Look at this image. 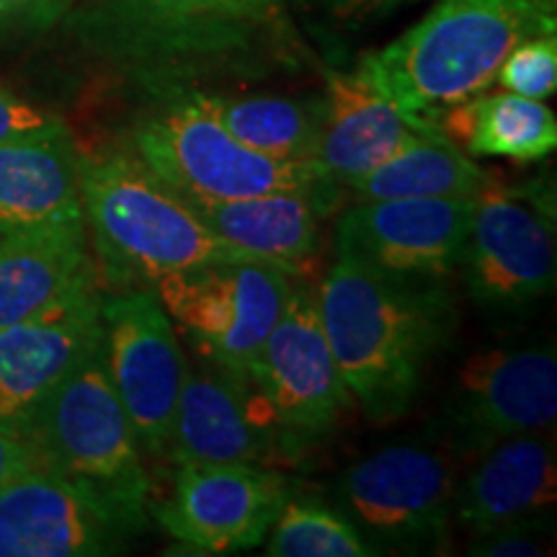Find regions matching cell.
Segmentation results:
<instances>
[{"instance_id": "cell-11", "label": "cell", "mask_w": 557, "mask_h": 557, "mask_svg": "<svg viewBox=\"0 0 557 557\" xmlns=\"http://www.w3.org/2000/svg\"><path fill=\"white\" fill-rule=\"evenodd\" d=\"M101 346L111 385L145 457L163 459L186 364L176 325L152 289L103 292Z\"/></svg>"}, {"instance_id": "cell-26", "label": "cell", "mask_w": 557, "mask_h": 557, "mask_svg": "<svg viewBox=\"0 0 557 557\" xmlns=\"http://www.w3.org/2000/svg\"><path fill=\"white\" fill-rule=\"evenodd\" d=\"M271 557H377L336 506L292 493L267 537Z\"/></svg>"}, {"instance_id": "cell-8", "label": "cell", "mask_w": 557, "mask_h": 557, "mask_svg": "<svg viewBox=\"0 0 557 557\" xmlns=\"http://www.w3.org/2000/svg\"><path fill=\"white\" fill-rule=\"evenodd\" d=\"M292 278L267 261H212L158 278L150 289L201 359L248 377Z\"/></svg>"}, {"instance_id": "cell-21", "label": "cell", "mask_w": 557, "mask_h": 557, "mask_svg": "<svg viewBox=\"0 0 557 557\" xmlns=\"http://www.w3.org/2000/svg\"><path fill=\"white\" fill-rule=\"evenodd\" d=\"M99 278L86 222L0 235V329Z\"/></svg>"}, {"instance_id": "cell-12", "label": "cell", "mask_w": 557, "mask_h": 557, "mask_svg": "<svg viewBox=\"0 0 557 557\" xmlns=\"http://www.w3.org/2000/svg\"><path fill=\"white\" fill-rule=\"evenodd\" d=\"M459 274L487 312H524L555 289V214L491 173L475 197Z\"/></svg>"}, {"instance_id": "cell-27", "label": "cell", "mask_w": 557, "mask_h": 557, "mask_svg": "<svg viewBox=\"0 0 557 557\" xmlns=\"http://www.w3.org/2000/svg\"><path fill=\"white\" fill-rule=\"evenodd\" d=\"M496 83L524 99H549L557 88V34H542L513 47L498 70Z\"/></svg>"}, {"instance_id": "cell-3", "label": "cell", "mask_w": 557, "mask_h": 557, "mask_svg": "<svg viewBox=\"0 0 557 557\" xmlns=\"http://www.w3.org/2000/svg\"><path fill=\"white\" fill-rule=\"evenodd\" d=\"M67 16L90 52L165 94L240 73L278 24L256 0H83Z\"/></svg>"}, {"instance_id": "cell-24", "label": "cell", "mask_w": 557, "mask_h": 557, "mask_svg": "<svg viewBox=\"0 0 557 557\" xmlns=\"http://www.w3.org/2000/svg\"><path fill=\"white\" fill-rule=\"evenodd\" d=\"M491 173L480 169L459 145L436 132L418 139L395 158L385 160L364 176L351 178L341 189L351 191L357 201L374 199H475Z\"/></svg>"}, {"instance_id": "cell-22", "label": "cell", "mask_w": 557, "mask_h": 557, "mask_svg": "<svg viewBox=\"0 0 557 557\" xmlns=\"http://www.w3.org/2000/svg\"><path fill=\"white\" fill-rule=\"evenodd\" d=\"M83 222L70 132L0 145V235Z\"/></svg>"}, {"instance_id": "cell-16", "label": "cell", "mask_w": 557, "mask_h": 557, "mask_svg": "<svg viewBox=\"0 0 557 557\" xmlns=\"http://www.w3.org/2000/svg\"><path fill=\"white\" fill-rule=\"evenodd\" d=\"M101 278L0 329V421L24 436L47 395L101 341Z\"/></svg>"}, {"instance_id": "cell-30", "label": "cell", "mask_w": 557, "mask_h": 557, "mask_svg": "<svg viewBox=\"0 0 557 557\" xmlns=\"http://www.w3.org/2000/svg\"><path fill=\"white\" fill-rule=\"evenodd\" d=\"M78 0H0V41L52 29Z\"/></svg>"}, {"instance_id": "cell-18", "label": "cell", "mask_w": 557, "mask_h": 557, "mask_svg": "<svg viewBox=\"0 0 557 557\" xmlns=\"http://www.w3.org/2000/svg\"><path fill=\"white\" fill-rule=\"evenodd\" d=\"M436 132L438 122L395 107L357 73H331L320 96L315 163L344 186Z\"/></svg>"}, {"instance_id": "cell-6", "label": "cell", "mask_w": 557, "mask_h": 557, "mask_svg": "<svg viewBox=\"0 0 557 557\" xmlns=\"http://www.w3.org/2000/svg\"><path fill=\"white\" fill-rule=\"evenodd\" d=\"M127 150L186 201L271 191L341 194L318 163L276 160L240 145L209 114L197 88L169 90L165 101L132 127Z\"/></svg>"}, {"instance_id": "cell-10", "label": "cell", "mask_w": 557, "mask_h": 557, "mask_svg": "<svg viewBox=\"0 0 557 557\" xmlns=\"http://www.w3.org/2000/svg\"><path fill=\"white\" fill-rule=\"evenodd\" d=\"M555 418V344H508L485 348L465 361L434 421V434L462 462L504 438L553 431Z\"/></svg>"}, {"instance_id": "cell-33", "label": "cell", "mask_w": 557, "mask_h": 557, "mask_svg": "<svg viewBox=\"0 0 557 557\" xmlns=\"http://www.w3.org/2000/svg\"><path fill=\"white\" fill-rule=\"evenodd\" d=\"M256 3H261L263 9L274 11V13H278V16H282V5H284V0H256Z\"/></svg>"}, {"instance_id": "cell-4", "label": "cell", "mask_w": 557, "mask_h": 557, "mask_svg": "<svg viewBox=\"0 0 557 557\" xmlns=\"http://www.w3.org/2000/svg\"><path fill=\"white\" fill-rule=\"evenodd\" d=\"M83 222L101 284L150 289L158 278L212 261H259L230 246L184 197L127 148L78 150Z\"/></svg>"}, {"instance_id": "cell-7", "label": "cell", "mask_w": 557, "mask_h": 557, "mask_svg": "<svg viewBox=\"0 0 557 557\" xmlns=\"http://www.w3.org/2000/svg\"><path fill=\"white\" fill-rule=\"evenodd\" d=\"M457 462L438 442L387 444L333 480V506L380 555L444 553L455 519Z\"/></svg>"}, {"instance_id": "cell-29", "label": "cell", "mask_w": 557, "mask_h": 557, "mask_svg": "<svg viewBox=\"0 0 557 557\" xmlns=\"http://www.w3.org/2000/svg\"><path fill=\"white\" fill-rule=\"evenodd\" d=\"M67 124L52 111L21 99L18 94L0 86V145L65 135Z\"/></svg>"}, {"instance_id": "cell-9", "label": "cell", "mask_w": 557, "mask_h": 557, "mask_svg": "<svg viewBox=\"0 0 557 557\" xmlns=\"http://www.w3.org/2000/svg\"><path fill=\"white\" fill-rule=\"evenodd\" d=\"M248 380L269 410L278 449L287 455L329 436L351 406L320 323L318 289L305 278H292L287 305L250 364Z\"/></svg>"}, {"instance_id": "cell-2", "label": "cell", "mask_w": 557, "mask_h": 557, "mask_svg": "<svg viewBox=\"0 0 557 557\" xmlns=\"http://www.w3.org/2000/svg\"><path fill=\"white\" fill-rule=\"evenodd\" d=\"M555 32V0H436L354 73L408 114L438 122L442 111L485 94L513 47Z\"/></svg>"}, {"instance_id": "cell-5", "label": "cell", "mask_w": 557, "mask_h": 557, "mask_svg": "<svg viewBox=\"0 0 557 557\" xmlns=\"http://www.w3.org/2000/svg\"><path fill=\"white\" fill-rule=\"evenodd\" d=\"M24 438L39 468L150 521L152 483L145 451L111 385L101 341L47 395L26 423Z\"/></svg>"}, {"instance_id": "cell-23", "label": "cell", "mask_w": 557, "mask_h": 557, "mask_svg": "<svg viewBox=\"0 0 557 557\" xmlns=\"http://www.w3.org/2000/svg\"><path fill=\"white\" fill-rule=\"evenodd\" d=\"M438 129L470 158L537 163L557 145V120L545 101L517 94H480L438 114Z\"/></svg>"}, {"instance_id": "cell-1", "label": "cell", "mask_w": 557, "mask_h": 557, "mask_svg": "<svg viewBox=\"0 0 557 557\" xmlns=\"http://www.w3.org/2000/svg\"><path fill=\"white\" fill-rule=\"evenodd\" d=\"M318 310L348 393L377 423L413 410L459 325L444 278L387 274L341 256L320 284Z\"/></svg>"}, {"instance_id": "cell-14", "label": "cell", "mask_w": 557, "mask_h": 557, "mask_svg": "<svg viewBox=\"0 0 557 557\" xmlns=\"http://www.w3.org/2000/svg\"><path fill=\"white\" fill-rule=\"evenodd\" d=\"M145 529L148 519L39 465L0 491V557L120 555Z\"/></svg>"}, {"instance_id": "cell-15", "label": "cell", "mask_w": 557, "mask_h": 557, "mask_svg": "<svg viewBox=\"0 0 557 557\" xmlns=\"http://www.w3.org/2000/svg\"><path fill=\"white\" fill-rule=\"evenodd\" d=\"M475 199L354 201L338 214L336 253L387 274L449 276L468 243Z\"/></svg>"}, {"instance_id": "cell-20", "label": "cell", "mask_w": 557, "mask_h": 557, "mask_svg": "<svg viewBox=\"0 0 557 557\" xmlns=\"http://www.w3.org/2000/svg\"><path fill=\"white\" fill-rule=\"evenodd\" d=\"M338 194L271 191L263 197L189 201L197 214L230 246L305 278L315 259L318 225L336 207Z\"/></svg>"}, {"instance_id": "cell-19", "label": "cell", "mask_w": 557, "mask_h": 557, "mask_svg": "<svg viewBox=\"0 0 557 557\" xmlns=\"http://www.w3.org/2000/svg\"><path fill=\"white\" fill-rule=\"evenodd\" d=\"M455 496V519L470 534L547 513L557 496L553 431H532L493 444L475 457Z\"/></svg>"}, {"instance_id": "cell-17", "label": "cell", "mask_w": 557, "mask_h": 557, "mask_svg": "<svg viewBox=\"0 0 557 557\" xmlns=\"http://www.w3.org/2000/svg\"><path fill=\"white\" fill-rule=\"evenodd\" d=\"M278 436L269 410L248 377L212 361L186 372L165 449L173 468L189 465H263L276 455Z\"/></svg>"}, {"instance_id": "cell-31", "label": "cell", "mask_w": 557, "mask_h": 557, "mask_svg": "<svg viewBox=\"0 0 557 557\" xmlns=\"http://www.w3.org/2000/svg\"><path fill=\"white\" fill-rule=\"evenodd\" d=\"M410 3H416V0H302L305 9L333 21V24L346 26L387 18Z\"/></svg>"}, {"instance_id": "cell-13", "label": "cell", "mask_w": 557, "mask_h": 557, "mask_svg": "<svg viewBox=\"0 0 557 557\" xmlns=\"http://www.w3.org/2000/svg\"><path fill=\"white\" fill-rule=\"evenodd\" d=\"M295 487L261 465H189L173 472V493L150 504L152 519L199 555L246 553L267 542Z\"/></svg>"}, {"instance_id": "cell-25", "label": "cell", "mask_w": 557, "mask_h": 557, "mask_svg": "<svg viewBox=\"0 0 557 557\" xmlns=\"http://www.w3.org/2000/svg\"><path fill=\"white\" fill-rule=\"evenodd\" d=\"M197 94L209 114L248 150L292 163H315L320 99Z\"/></svg>"}, {"instance_id": "cell-28", "label": "cell", "mask_w": 557, "mask_h": 557, "mask_svg": "<svg viewBox=\"0 0 557 557\" xmlns=\"http://www.w3.org/2000/svg\"><path fill=\"white\" fill-rule=\"evenodd\" d=\"M553 519L547 513L508 521L472 534L468 555L478 557H542L553 553Z\"/></svg>"}, {"instance_id": "cell-32", "label": "cell", "mask_w": 557, "mask_h": 557, "mask_svg": "<svg viewBox=\"0 0 557 557\" xmlns=\"http://www.w3.org/2000/svg\"><path fill=\"white\" fill-rule=\"evenodd\" d=\"M37 465V457H34L26 438L9 423L0 421V491Z\"/></svg>"}]
</instances>
